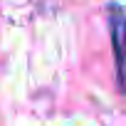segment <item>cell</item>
<instances>
[{
	"instance_id": "6da1fadb",
	"label": "cell",
	"mask_w": 126,
	"mask_h": 126,
	"mask_svg": "<svg viewBox=\"0 0 126 126\" xmlns=\"http://www.w3.org/2000/svg\"><path fill=\"white\" fill-rule=\"evenodd\" d=\"M111 42H114V57H116L119 89L126 94V13H121L119 8L111 10Z\"/></svg>"
}]
</instances>
